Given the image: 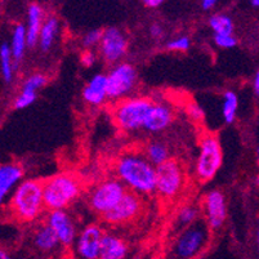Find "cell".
I'll use <instances>...</instances> for the list:
<instances>
[{
	"label": "cell",
	"mask_w": 259,
	"mask_h": 259,
	"mask_svg": "<svg viewBox=\"0 0 259 259\" xmlns=\"http://www.w3.org/2000/svg\"><path fill=\"white\" fill-rule=\"evenodd\" d=\"M115 173L119 181L134 194H152L156 191V166L136 152L124 154L115 162Z\"/></svg>",
	"instance_id": "1"
},
{
	"label": "cell",
	"mask_w": 259,
	"mask_h": 259,
	"mask_svg": "<svg viewBox=\"0 0 259 259\" xmlns=\"http://www.w3.org/2000/svg\"><path fill=\"white\" fill-rule=\"evenodd\" d=\"M9 211L20 222H34L46 209L43 182L36 180L22 181L13 191L9 200Z\"/></svg>",
	"instance_id": "2"
},
{
	"label": "cell",
	"mask_w": 259,
	"mask_h": 259,
	"mask_svg": "<svg viewBox=\"0 0 259 259\" xmlns=\"http://www.w3.org/2000/svg\"><path fill=\"white\" fill-rule=\"evenodd\" d=\"M44 204L49 211L65 210L81 194V183L72 174L61 173L43 182Z\"/></svg>",
	"instance_id": "3"
},
{
	"label": "cell",
	"mask_w": 259,
	"mask_h": 259,
	"mask_svg": "<svg viewBox=\"0 0 259 259\" xmlns=\"http://www.w3.org/2000/svg\"><path fill=\"white\" fill-rule=\"evenodd\" d=\"M152 102L150 98L133 97L121 100L114 108V120L120 129L125 132L143 128Z\"/></svg>",
	"instance_id": "4"
},
{
	"label": "cell",
	"mask_w": 259,
	"mask_h": 259,
	"mask_svg": "<svg viewBox=\"0 0 259 259\" xmlns=\"http://www.w3.org/2000/svg\"><path fill=\"white\" fill-rule=\"evenodd\" d=\"M223 161L220 140L214 134H205L200 141V151L196 161V176L201 182L214 178Z\"/></svg>",
	"instance_id": "5"
},
{
	"label": "cell",
	"mask_w": 259,
	"mask_h": 259,
	"mask_svg": "<svg viewBox=\"0 0 259 259\" xmlns=\"http://www.w3.org/2000/svg\"><path fill=\"white\" fill-rule=\"evenodd\" d=\"M124 183L119 180H106L98 183L89 194V205L96 213L105 215L111 211L126 195Z\"/></svg>",
	"instance_id": "6"
},
{
	"label": "cell",
	"mask_w": 259,
	"mask_h": 259,
	"mask_svg": "<svg viewBox=\"0 0 259 259\" xmlns=\"http://www.w3.org/2000/svg\"><path fill=\"white\" fill-rule=\"evenodd\" d=\"M185 185V171L174 159L156 166V192L164 199H174Z\"/></svg>",
	"instance_id": "7"
},
{
	"label": "cell",
	"mask_w": 259,
	"mask_h": 259,
	"mask_svg": "<svg viewBox=\"0 0 259 259\" xmlns=\"http://www.w3.org/2000/svg\"><path fill=\"white\" fill-rule=\"evenodd\" d=\"M208 240V228L197 222L185 230L173 245V259H192L202 250Z\"/></svg>",
	"instance_id": "8"
},
{
	"label": "cell",
	"mask_w": 259,
	"mask_h": 259,
	"mask_svg": "<svg viewBox=\"0 0 259 259\" xmlns=\"http://www.w3.org/2000/svg\"><path fill=\"white\" fill-rule=\"evenodd\" d=\"M137 83V72L129 63H117L107 74L108 98L120 100L133 92Z\"/></svg>",
	"instance_id": "9"
},
{
	"label": "cell",
	"mask_w": 259,
	"mask_h": 259,
	"mask_svg": "<svg viewBox=\"0 0 259 259\" xmlns=\"http://www.w3.org/2000/svg\"><path fill=\"white\" fill-rule=\"evenodd\" d=\"M128 49V40L116 27L103 30V37L100 44V52L106 62L116 63L121 60Z\"/></svg>",
	"instance_id": "10"
},
{
	"label": "cell",
	"mask_w": 259,
	"mask_h": 259,
	"mask_svg": "<svg viewBox=\"0 0 259 259\" xmlns=\"http://www.w3.org/2000/svg\"><path fill=\"white\" fill-rule=\"evenodd\" d=\"M103 236H105V232L100 226H87L76 239L75 249H76L77 255L81 259H98Z\"/></svg>",
	"instance_id": "11"
},
{
	"label": "cell",
	"mask_w": 259,
	"mask_h": 259,
	"mask_svg": "<svg viewBox=\"0 0 259 259\" xmlns=\"http://www.w3.org/2000/svg\"><path fill=\"white\" fill-rule=\"evenodd\" d=\"M141 208H142V202L138 195L134 192H126L121 201L111 211L103 215V220L110 225L131 222L140 214Z\"/></svg>",
	"instance_id": "12"
},
{
	"label": "cell",
	"mask_w": 259,
	"mask_h": 259,
	"mask_svg": "<svg viewBox=\"0 0 259 259\" xmlns=\"http://www.w3.org/2000/svg\"><path fill=\"white\" fill-rule=\"evenodd\" d=\"M47 223L57 234L61 245H63V246L72 245L79 236L74 221L69 215V213H66L65 210L49 211L48 217H47Z\"/></svg>",
	"instance_id": "13"
},
{
	"label": "cell",
	"mask_w": 259,
	"mask_h": 259,
	"mask_svg": "<svg viewBox=\"0 0 259 259\" xmlns=\"http://www.w3.org/2000/svg\"><path fill=\"white\" fill-rule=\"evenodd\" d=\"M204 205H205L206 221H208L209 227H211L213 230H218L222 227L226 217H227L225 195L221 191H210L205 196Z\"/></svg>",
	"instance_id": "14"
},
{
	"label": "cell",
	"mask_w": 259,
	"mask_h": 259,
	"mask_svg": "<svg viewBox=\"0 0 259 259\" xmlns=\"http://www.w3.org/2000/svg\"><path fill=\"white\" fill-rule=\"evenodd\" d=\"M173 121V111L166 103H154L146 117L143 129L157 133L170 125Z\"/></svg>",
	"instance_id": "15"
},
{
	"label": "cell",
	"mask_w": 259,
	"mask_h": 259,
	"mask_svg": "<svg viewBox=\"0 0 259 259\" xmlns=\"http://www.w3.org/2000/svg\"><path fill=\"white\" fill-rule=\"evenodd\" d=\"M83 98L85 102L93 106L102 105L108 98L107 75L97 74L89 80L83 89Z\"/></svg>",
	"instance_id": "16"
},
{
	"label": "cell",
	"mask_w": 259,
	"mask_h": 259,
	"mask_svg": "<svg viewBox=\"0 0 259 259\" xmlns=\"http://www.w3.org/2000/svg\"><path fill=\"white\" fill-rule=\"evenodd\" d=\"M23 176V169L20 164L9 162L3 164L0 168V199L4 200L12 190H16L21 183Z\"/></svg>",
	"instance_id": "17"
},
{
	"label": "cell",
	"mask_w": 259,
	"mask_h": 259,
	"mask_svg": "<svg viewBox=\"0 0 259 259\" xmlns=\"http://www.w3.org/2000/svg\"><path fill=\"white\" fill-rule=\"evenodd\" d=\"M32 244L37 250L43 251V253H52V251L57 250L61 242L53 228L46 222L35 228L34 234H32Z\"/></svg>",
	"instance_id": "18"
},
{
	"label": "cell",
	"mask_w": 259,
	"mask_h": 259,
	"mask_svg": "<svg viewBox=\"0 0 259 259\" xmlns=\"http://www.w3.org/2000/svg\"><path fill=\"white\" fill-rule=\"evenodd\" d=\"M126 255H128L126 242L114 234H105L98 259H125Z\"/></svg>",
	"instance_id": "19"
},
{
	"label": "cell",
	"mask_w": 259,
	"mask_h": 259,
	"mask_svg": "<svg viewBox=\"0 0 259 259\" xmlns=\"http://www.w3.org/2000/svg\"><path fill=\"white\" fill-rule=\"evenodd\" d=\"M43 9L39 4L32 3L27 9V25H26V32H27V46L35 47L39 44V36L41 27H43Z\"/></svg>",
	"instance_id": "20"
},
{
	"label": "cell",
	"mask_w": 259,
	"mask_h": 259,
	"mask_svg": "<svg viewBox=\"0 0 259 259\" xmlns=\"http://www.w3.org/2000/svg\"><path fill=\"white\" fill-rule=\"evenodd\" d=\"M60 29V22L56 17H48L43 23L39 36V47L43 52H48L53 46Z\"/></svg>",
	"instance_id": "21"
},
{
	"label": "cell",
	"mask_w": 259,
	"mask_h": 259,
	"mask_svg": "<svg viewBox=\"0 0 259 259\" xmlns=\"http://www.w3.org/2000/svg\"><path fill=\"white\" fill-rule=\"evenodd\" d=\"M26 46H27V32H26V26L22 23H17L13 29L12 34V43L11 51L15 58V62L22 60L23 54H25Z\"/></svg>",
	"instance_id": "22"
},
{
	"label": "cell",
	"mask_w": 259,
	"mask_h": 259,
	"mask_svg": "<svg viewBox=\"0 0 259 259\" xmlns=\"http://www.w3.org/2000/svg\"><path fill=\"white\" fill-rule=\"evenodd\" d=\"M0 65H2V75L7 83H12L13 75H15V58L12 54L11 46L7 43L2 44L0 47Z\"/></svg>",
	"instance_id": "23"
},
{
	"label": "cell",
	"mask_w": 259,
	"mask_h": 259,
	"mask_svg": "<svg viewBox=\"0 0 259 259\" xmlns=\"http://www.w3.org/2000/svg\"><path fill=\"white\" fill-rule=\"evenodd\" d=\"M146 159L151 162L154 166H159L169 160L168 148L161 142L148 143L145 150Z\"/></svg>",
	"instance_id": "24"
},
{
	"label": "cell",
	"mask_w": 259,
	"mask_h": 259,
	"mask_svg": "<svg viewBox=\"0 0 259 259\" xmlns=\"http://www.w3.org/2000/svg\"><path fill=\"white\" fill-rule=\"evenodd\" d=\"M209 25L214 31V35H232L234 32V22L230 16L225 13H215L211 16Z\"/></svg>",
	"instance_id": "25"
},
{
	"label": "cell",
	"mask_w": 259,
	"mask_h": 259,
	"mask_svg": "<svg viewBox=\"0 0 259 259\" xmlns=\"http://www.w3.org/2000/svg\"><path fill=\"white\" fill-rule=\"evenodd\" d=\"M237 107H239V100L235 92L227 91L223 94V105H222V116L226 122L231 124L235 121L236 117Z\"/></svg>",
	"instance_id": "26"
},
{
	"label": "cell",
	"mask_w": 259,
	"mask_h": 259,
	"mask_svg": "<svg viewBox=\"0 0 259 259\" xmlns=\"http://www.w3.org/2000/svg\"><path fill=\"white\" fill-rule=\"evenodd\" d=\"M199 217V210L197 208L192 205H186L180 209L178 214H177V222L180 226H188L191 223H194Z\"/></svg>",
	"instance_id": "27"
},
{
	"label": "cell",
	"mask_w": 259,
	"mask_h": 259,
	"mask_svg": "<svg viewBox=\"0 0 259 259\" xmlns=\"http://www.w3.org/2000/svg\"><path fill=\"white\" fill-rule=\"evenodd\" d=\"M48 79H47L46 75L43 74H32L30 75L27 79L23 81L22 85V91H30V92H35L36 93L37 89L43 88L44 85L47 84Z\"/></svg>",
	"instance_id": "28"
},
{
	"label": "cell",
	"mask_w": 259,
	"mask_h": 259,
	"mask_svg": "<svg viewBox=\"0 0 259 259\" xmlns=\"http://www.w3.org/2000/svg\"><path fill=\"white\" fill-rule=\"evenodd\" d=\"M35 100H36V93L35 92L21 91V93L16 97L13 106H15L16 110H22V108L29 107L30 105H32Z\"/></svg>",
	"instance_id": "29"
},
{
	"label": "cell",
	"mask_w": 259,
	"mask_h": 259,
	"mask_svg": "<svg viewBox=\"0 0 259 259\" xmlns=\"http://www.w3.org/2000/svg\"><path fill=\"white\" fill-rule=\"evenodd\" d=\"M102 37H103V30H100V29L91 30V31L87 32L83 37L84 47L91 48V47L98 46V44H101Z\"/></svg>",
	"instance_id": "30"
},
{
	"label": "cell",
	"mask_w": 259,
	"mask_h": 259,
	"mask_svg": "<svg viewBox=\"0 0 259 259\" xmlns=\"http://www.w3.org/2000/svg\"><path fill=\"white\" fill-rule=\"evenodd\" d=\"M191 46V41L187 36H180L177 39L170 40L166 44V49L169 51H177V52H186Z\"/></svg>",
	"instance_id": "31"
},
{
	"label": "cell",
	"mask_w": 259,
	"mask_h": 259,
	"mask_svg": "<svg viewBox=\"0 0 259 259\" xmlns=\"http://www.w3.org/2000/svg\"><path fill=\"white\" fill-rule=\"evenodd\" d=\"M214 43L221 48H234L237 44V40L232 35H214Z\"/></svg>",
	"instance_id": "32"
},
{
	"label": "cell",
	"mask_w": 259,
	"mask_h": 259,
	"mask_svg": "<svg viewBox=\"0 0 259 259\" xmlns=\"http://www.w3.org/2000/svg\"><path fill=\"white\" fill-rule=\"evenodd\" d=\"M187 112L191 116V119H194V120H201L202 117H204V111H202V108L194 102L188 103Z\"/></svg>",
	"instance_id": "33"
},
{
	"label": "cell",
	"mask_w": 259,
	"mask_h": 259,
	"mask_svg": "<svg viewBox=\"0 0 259 259\" xmlns=\"http://www.w3.org/2000/svg\"><path fill=\"white\" fill-rule=\"evenodd\" d=\"M96 60H97V58H96V54L92 51H85L81 54V58H80L83 66H85V67H92V66L96 63Z\"/></svg>",
	"instance_id": "34"
},
{
	"label": "cell",
	"mask_w": 259,
	"mask_h": 259,
	"mask_svg": "<svg viewBox=\"0 0 259 259\" xmlns=\"http://www.w3.org/2000/svg\"><path fill=\"white\" fill-rule=\"evenodd\" d=\"M162 32H164V30H162V27L159 25V23H154V25L150 27V34H151V36L155 37V39H159V37H161Z\"/></svg>",
	"instance_id": "35"
},
{
	"label": "cell",
	"mask_w": 259,
	"mask_h": 259,
	"mask_svg": "<svg viewBox=\"0 0 259 259\" xmlns=\"http://www.w3.org/2000/svg\"><path fill=\"white\" fill-rule=\"evenodd\" d=\"M217 6V2L215 0H202L201 2V8L204 11H210L211 8Z\"/></svg>",
	"instance_id": "36"
},
{
	"label": "cell",
	"mask_w": 259,
	"mask_h": 259,
	"mask_svg": "<svg viewBox=\"0 0 259 259\" xmlns=\"http://www.w3.org/2000/svg\"><path fill=\"white\" fill-rule=\"evenodd\" d=\"M143 4H145L147 8H157L159 6H161V0H143Z\"/></svg>",
	"instance_id": "37"
},
{
	"label": "cell",
	"mask_w": 259,
	"mask_h": 259,
	"mask_svg": "<svg viewBox=\"0 0 259 259\" xmlns=\"http://www.w3.org/2000/svg\"><path fill=\"white\" fill-rule=\"evenodd\" d=\"M253 89H254V93H255L256 96H259V71H256L255 75H254Z\"/></svg>",
	"instance_id": "38"
},
{
	"label": "cell",
	"mask_w": 259,
	"mask_h": 259,
	"mask_svg": "<svg viewBox=\"0 0 259 259\" xmlns=\"http://www.w3.org/2000/svg\"><path fill=\"white\" fill-rule=\"evenodd\" d=\"M0 259H13L9 253H7L6 250L0 251Z\"/></svg>",
	"instance_id": "39"
},
{
	"label": "cell",
	"mask_w": 259,
	"mask_h": 259,
	"mask_svg": "<svg viewBox=\"0 0 259 259\" xmlns=\"http://www.w3.org/2000/svg\"><path fill=\"white\" fill-rule=\"evenodd\" d=\"M250 4L253 7H255V8H259V0H251Z\"/></svg>",
	"instance_id": "40"
},
{
	"label": "cell",
	"mask_w": 259,
	"mask_h": 259,
	"mask_svg": "<svg viewBox=\"0 0 259 259\" xmlns=\"http://www.w3.org/2000/svg\"><path fill=\"white\" fill-rule=\"evenodd\" d=\"M258 250H259V230H258Z\"/></svg>",
	"instance_id": "41"
},
{
	"label": "cell",
	"mask_w": 259,
	"mask_h": 259,
	"mask_svg": "<svg viewBox=\"0 0 259 259\" xmlns=\"http://www.w3.org/2000/svg\"><path fill=\"white\" fill-rule=\"evenodd\" d=\"M258 160H259V148H258Z\"/></svg>",
	"instance_id": "42"
}]
</instances>
